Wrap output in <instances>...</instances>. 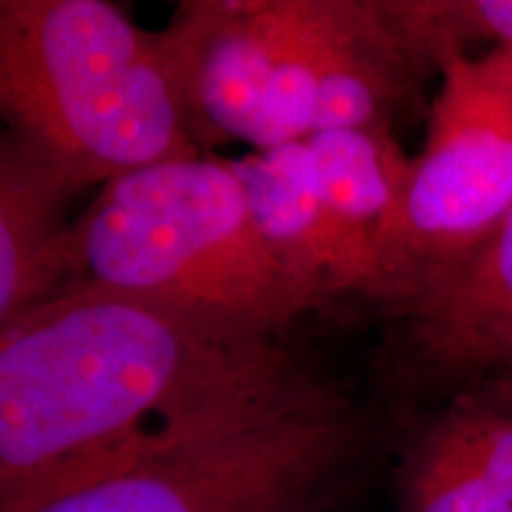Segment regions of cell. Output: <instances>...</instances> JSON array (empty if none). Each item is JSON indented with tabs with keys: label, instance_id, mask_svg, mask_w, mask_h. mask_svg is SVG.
<instances>
[{
	"label": "cell",
	"instance_id": "cell-1",
	"mask_svg": "<svg viewBox=\"0 0 512 512\" xmlns=\"http://www.w3.org/2000/svg\"><path fill=\"white\" fill-rule=\"evenodd\" d=\"M297 370L275 337L64 283L0 335V510Z\"/></svg>",
	"mask_w": 512,
	"mask_h": 512
},
{
	"label": "cell",
	"instance_id": "cell-2",
	"mask_svg": "<svg viewBox=\"0 0 512 512\" xmlns=\"http://www.w3.org/2000/svg\"><path fill=\"white\" fill-rule=\"evenodd\" d=\"M361 441L354 408L297 370L261 399L128 446L0 512H320Z\"/></svg>",
	"mask_w": 512,
	"mask_h": 512
},
{
	"label": "cell",
	"instance_id": "cell-3",
	"mask_svg": "<svg viewBox=\"0 0 512 512\" xmlns=\"http://www.w3.org/2000/svg\"><path fill=\"white\" fill-rule=\"evenodd\" d=\"M0 102L83 188L202 152L162 34L105 0H0Z\"/></svg>",
	"mask_w": 512,
	"mask_h": 512
},
{
	"label": "cell",
	"instance_id": "cell-4",
	"mask_svg": "<svg viewBox=\"0 0 512 512\" xmlns=\"http://www.w3.org/2000/svg\"><path fill=\"white\" fill-rule=\"evenodd\" d=\"M67 283L275 337L311 306L271 259L228 159H171L100 185L69 230Z\"/></svg>",
	"mask_w": 512,
	"mask_h": 512
},
{
	"label": "cell",
	"instance_id": "cell-5",
	"mask_svg": "<svg viewBox=\"0 0 512 512\" xmlns=\"http://www.w3.org/2000/svg\"><path fill=\"white\" fill-rule=\"evenodd\" d=\"M439 91L413 157L406 235L415 292L458 266L512 207V50L434 57Z\"/></svg>",
	"mask_w": 512,
	"mask_h": 512
},
{
	"label": "cell",
	"instance_id": "cell-6",
	"mask_svg": "<svg viewBox=\"0 0 512 512\" xmlns=\"http://www.w3.org/2000/svg\"><path fill=\"white\" fill-rule=\"evenodd\" d=\"M280 0L183 3L162 34L197 145L252 143L278 41Z\"/></svg>",
	"mask_w": 512,
	"mask_h": 512
},
{
	"label": "cell",
	"instance_id": "cell-7",
	"mask_svg": "<svg viewBox=\"0 0 512 512\" xmlns=\"http://www.w3.org/2000/svg\"><path fill=\"white\" fill-rule=\"evenodd\" d=\"M396 512H512V375L463 389L413 434Z\"/></svg>",
	"mask_w": 512,
	"mask_h": 512
},
{
	"label": "cell",
	"instance_id": "cell-8",
	"mask_svg": "<svg viewBox=\"0 0 512 512\" xmlns=\"http://www.w3.org/2000/svg\"><path fill=\"white\" fill-rule=\"evenodd\" d=\"M332 221L373 283L399 306L411 285L406 197L413 157L394 128H337L306 138Z\"/></svg>",
	"mask_w": 512,
	"mask_h": 512
},
{
	"label": "cell",
	"instance_id": "cell-9",
	"mask_svg": "<svg viewBox=\"0 0 512 512\" xmlns=\"http://www.w3.org/2000/svg\"><path fill=\"white\" fill-rule=\"evenodd\" d=\"M228 162L261 242L311 309L332 294L375 299L373 283L332 221L306 140Z\"/></svg>",
	"mask_w": 512,
	"mask_h": 512
},
{
	"label": "cell",
	"instance_id": "cell-10",
	"mask_svg": "<svg viewBox=\"0 0 512 512\" xmlns=\"http://www.w3.org/2000/svg\"><path fill=\"white\" fill-rule=\"evenodd\" d=\"M81 190L0 102V335L67 283L69 204Z\"/></svg>",
	"mask_w": 512,
	"mask_h": 512
},
{
	"label": "cell",
	"instance_id": "cell-11",
	"mask_svg": "<svg viewBox=\"0 0 512 512\" xmlns=\"http://www.w3.org/2000/svg\"><path fill=\"white\" fill-rule=\"evenodd\" d=\"M434 375L472 380L512 354V207L458 266L399 306Z\"/></svg>",
	"mask_w": 512,
	"mask_h": 512
},
{
	"label": "cell",
	"instance_id": "cell-12",
	"mask_svg": "<svg viewBox=\"0 0 512 512\" xmlns=\"http://www.w3.org/2000/svg\"><path fill=\"white\" fill-rule=\"evenodd\" d=\"M413 67L418 62L408 53L384 3L339 0L313 133L392 128V114Z\"/></svg>",
	"mask_w": 512,
	"mask_h": 512
},
{
	"label": "cell",
	"instance_id": "cell-13",
	"mask_svg": "<svg viewBox=\"0 0 512 512\" xmlns=\"http://www.w3.org/2000/svg\"><path fill=\"white\" fill-rule=\"evenodd\" d=\"M339 0H280L273 72L249 147L302 143L313 133Z\"/></svg>",
	"mask_w": 512,
	"mask_h": 512
},
{
	"label": "cell",
	"instance_id": "cell-14",
	"mask_svg": "<svg viewBox=\"0 0 512 512\" xmlns=\"http://www.w3.org/2000/svg\"><path fill=\"white\" fill-rule=\"evenodd\" d=\"M384 10L420 67H432L444 50L467 53L472 43L512 50V0H403Z\"/></svg>",
	"mask_w": 512,
	"mask_h": 512
},
{
	"label": "cell",
	"instance_id": "cell-15",
	"mask_svg": "<svg viewBox=\"0 0 512 512\" xmlns=\"http://www.w3.org/2000/svg\"><path fill=\"white\" fill-rule=\"evenodd\" d=\"M498 370H508V375H512V354H510L508 358H505V361H503V366L498 368Z\"/></svg>",
	"mask_w": 512,
	"mask_h": 512
}]
</instances>
